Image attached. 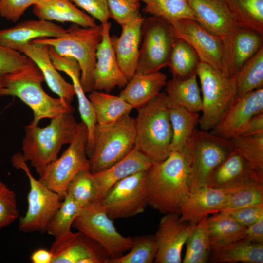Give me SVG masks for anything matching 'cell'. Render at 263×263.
<instances>
[{
    "mask_svg": "<svg viewBox=\"0 0 263 263\" xmlns=\"http://www.w3.org/2000/svg\"><path fill=\"white\" fill-rule=\"evenodd\" d=\"M11 162L15 168L25 173L30 184L27 210L19 219V229L26 233L44 232L51 218L60 206L62 200L57 193L34 177L21 153L14 154Z\"/></svg>",
    "mask_w": 263,
    "mask_h": 263,
    "instance_id": "cell-10",
    "label": "cell"
},
{
    "mask_svg": "<svg viewBox=\"0 0 263 263\" xmlns=\"http://www.w3.org/2000/svg\"><path fill=\"white\" fill-rule=\"evenodd\" d=\"M81 208L76 201L66 194L49 221L46 231L55 239L71 231V226Z\"/></svg>",
    "mask_w": 263,
    "mask_h": 263,
    "instance_id": "cell-41",
    "label": "cell"
},
{
    "mask_svg": "<svg viewBox=\"0 0 263 263\" xmlns=\"http://www.w3.org/2000/svg\"><path fill=\"white\" fill-rule=\"evenodd\" d=\"M200 60L193 48L186 41L176 38L169 56L168 66L173 78L185 79L197 74Z\"/></svg>",
    "mask_w": 263,
    "mask_h": 263,
    "instance_id": "cell-34",
    "label": "cell"
},
{
    "mask_svg": "<svg viewBox=\"0 0 263 263\" xmlns=\"http://www.w3.org/2000/svg\"><path fill=\"white\" fill-rule=\"evenodd\" d=\"M197 74L185 79L173 78L165 85V102L169 108L182 107L199 112L202 110V97Z\"/></svg>",
    "mask_w": 263,
    "mask_h": 263,
    "instance_id": "cell-30",
    "label": "cell"
},
{
    "mask_svg": "<svg viewBox=\"0 0 263 263\" xmlns=\"http://www.w3.org/2000/svg\"><path fill=\"white\" fill-rule=\"evenodd\" d=\"M72 113L54 117L44 127L32 122L25 127L21 154L25 161H30L39 176L58 157L62 147L69 144L74 138L78 123Z\"/></svg>",
    "mask_w": 263,
    "mask_h": 263,
    "instance_id": "cell-3",
    "label": "cell"
},
{
    "mask_svg": "<svg viewBox=\"0 0 263 263\" xmlns=\"http://www.w3.org/2000/svg\"><path fill=\"white\" fill-rule=\"evenodd\" d=\"M15 192L0 180V232L19 217Z\"/></svg>",
    "mask_w": 263,
    "mask_h": 263,
    "instance_id": "cell-46",
    "label": "cell"
},
{
    "mask_svg": "<svg viewBox=\"0 0 263 263\" xmlns=\"http://www.w3.org/2000/svg\"><path fill=\"white\" fill-rule=\"evenodd\" d=\"M30 60L22 53L0 45V78L21 68Z\"/></svg>",
    "mask_w": 263,
    "mask_h": 263,
    "instance_id": "cell-47",
    "label": "cell"
},
{
    "mask_svg": "<svg viewBox=\"0 0 263 263\" xmlns=\"http://www.w3.org/2000/svg\"><path fill=\"white\" fill-rule=\"evenodd\" d=\"M141 36L143 41L136 73L158 72L167 66L172 45L177 38L171 25L161 18L151 16L144 19Z\"/></svg>",
    "mask_w": 263,
    "mask_h": 263,
    "instance_id": "cell-12",
    "label": "cell"
},
{
    "mask_svg": "<svg viewBox=\"0 0 263 263\" xmlns=\"http://www.w3.org/2000/svg\"><path fill=\"white\" fill-rule=\"evenodd\" d=\"M143 10L169 24L185 19L195 20L188 0H148Z\"/></svg>",
    "mask_w": 263,
    "mask_h": 263,
    "instance_id": "cell-40",
    "label": "cell"
},
{
    "mask_svg": "<svg viewBox=\"0 0 263 263\" xmlns=\"http://www.w3.org/2000/svg\"><path fill=\"white\" fill-rule=\"evenodd\" d=\"M144 19L140 15L131 23L122 26L119 37H111L117 62L128 81L136 72Z\"/></svg>",
    "mask_w": 263,
    "mask_h": 263,
    "instance_id": "cell-24",
    "label": "cell"
},
{
    "mask_svg": "<svg viewBox=\"0 0 263 263\" xmlns=\"http://www.w3.org/2000/svg\"><path fill=\"white\" fill-rule=\"evenodd\" d=\"M258 205H263V183L255 182L231 189L220 212Z\"/></svg>",
    "mask_w": 263,
    "mask_h": 263,
    "instance_id": "cell-42",
    "label": "cell"
},
{
    "mask_svg": "<svg viewBox=\"0 0 263 263\" xmlns=\"http://www.w3.org/2000/svg\"><path fill=\"white\" fill-rule=\"evenodd\" d=\"M102 25V38L96 52L93 89L109 92L116 87H124L128 80L118 65L112 45L111 24L108 22Z\"/></svg>",
    "mask_w": 263,
    "mask_h": 263,
    "instance_id": "cell-19",
    "label": "cell"
},
{
    "mask_svg": "<svg viewBox=\"0 0 263 263\" xmlns=\"http://www.w3.org/2000/svg\"><path fill=\"white\" fill-rule=\"evenodd\" d=\"M102 25L84 27L73 24L63 36L39 38L33 41L54 48L60 56L75 59L80 69V83L85 93L93 89V75L96 52L102 38Z\"/></svg>",
    "mask_w": 263,
    "mask_h": 263,
    "instance_id": "cell-5",
    "label": "cell"
},
{
    "mask_svg": "<svg viewBox=\"0 0 263 263\" xmlns=\"http://www.w3.org/2000/svg\"></svg>",
    "mask_w": 263,
    "mask_h": 263,
    "instance_id": "cell-56",
    "label": "cell"
},
{
    "mask_svg": "<svg viewBox=\"0 0 263 263\" xmlns=\"http://www.w3.org/2000/svg\"><path fill=\"white\" fill-rule=\"evenodd\" d=\"M207 218L197 224L188 237L183 263H207L212 248L207 226Z\"/></svg>",
    "mask_w": 263,
    "mask_h": 263,
    "instance_id": "cell-38",
    "label": "cell"
},
{
    "mask_svg": "<svg viewBox=\"0 0 263 263\" xmlns=\"http://www.w3.org/2000/svg\"><path fill=\"white\" fill-rule=\"evenodd\" d=\"M243 238L254 243L263 244V218L245 227Z\"/></svg>",
    "mask_w": 263,
    "mask_h": 263,
    "instance_id": "cell-51",
    "label": "cell"
},
{
    "mask_svg": "<svg viewBox=\"0 0 263 263\" xmlns=\"http://www.w3.org/2000/svg\"><path fill=\"white\" fill-rule=\"evenodd\" d=\"M195 225L181 220L178 214H165L153 236L157 248L154 262L180 263L183 247Z\"/></svg>",
    "mask_w": 263,
    "mask_h": 263,
    "instance_id": "cell-17",
    "label": "cell"
},
{
    "mask_svg": "<svg viewBox=\"0 0 263 263\" xmlns=\"http://www.w3.org/2000/svg\"><path fill=\"white\" fill-rule=\"evenodd\" d=\"M2 77H1V78H0V85H1V80H2Z\"/></svg>",
    "mask_w": 263,
    "mask_h": 263,
    "instance_id": "cell-55",
    "label": "cell"
},
{
    "mask_svg": "<svg viewBox=\"0 0 263 263\" xmlns=\"http://www.w3.org/2000/svg\"><path fill=\"white\" fill-rule=\"evenodd\" d=\"M233 188L207 186L191 192L181 206L180 219L195 225L208 215L220 212Z\"/></svg>",
    "mask_w": 263,
    "mask_h": 263,
    "instance_id": "cell-20",
    "label": "cell"
},
{
    "mask_svg": "<svg viewBox=\"0 0 263 263\" xmlns=\"http://www.w3.org/2000/svg\"><path fill=\"white\" fill-rule=\"evenodd\" d=\"M93 17L101 24L108 22L110 17L107 0H69Z\"/></svg>",
    "mask_w": 263,
    "mask_h": 263,
    "instance_id": "cell-49",
    "label": "cell"
},
{
    "mask_svg": "<svg viewBox=\"0 0 263 263\" xmlns=\"http://www.w3.org/2000/svg\"><path fill=\"white\" fill-rule=\"evenodd\" d=\"M167 81V76L160 71L147 74L135 73L119 96L133 109H137L158 95Z\"/></svg>",
    "mask_w": 263,
    "mask_h": 263,
    "instance_id": "cell-29",
    "label": "cell"
},
{
    "mask_svg": "<svg viewBox=\"0 0 263 263\" xmlns=\"http://www.w3.org/2000/svg\"><path fill=\"white\" fill-rule=\"evenodd\" d=\"M197 75L201 84L202 115L200 130H212L236 97L234 77L205 63L200 62Z\"/></svg>",
    "mask_w": 263,
    "mask_h": 263,
    "instance_id": "cell-8",
    "label": "cell"
},
{
    "mask_svg": "<svg viewBox=\"0 0 263 263\" xmlns=\"http://www.w3.org/2000/svg\"><path fill=\"white\" fill-rule=\"evenodd\" d=\"M263 46V36L238 26L224 57L225 73L234 77L244 63Z\"/></svg>",
    "mask_w": 263,
    "mask_h": 263,
    "instance_id": "cell-26",
    "label": "cell"
},
{
    "mask_svg": "<svg viewBox=\"0 0 263 263\" xmlns=\"http://www.w3.org/2000/svg\"><path fill=\"white\" fill-rule=\"evenodd\" d=\"M87 142V128L81 122L67 149L60 157L50 163L39 176V181L57 193L62 200L73 178L82 170H90L89 159L86 153Z\"/></svg>",
    "mask_w": 263,
    "mask_h": 263,
    "instance_id": "cell-9",
    "label": "cell"
},
{
    "mask_svg": "<svg viewBox=\"0 0 263 263\" xmlns=\"http://www.w3.org/2000/svg\"><path fill=\"white\" fill-rule=\"evenodd\" d=\"M135 120L130 114L111 124H96L89 158L91 172H101L124 158L135 147Z\"/></svg>",
    "mask_w": 263,
    "mask_h": 263,
    "instance_id": "cell-6",
    "label": "cell"
},
{
    "mask_svg": "<svg viewBox=\"0 0 263 263\" xmlns=\"http://www.w3.org/2000/svg\"><path fill=\"white\" fill-rule=\"evenodd\" d=\"M169 109L172 129L170 151H181L196 128L200 116L198 113L189 111L182 107H174Z\"/></svg>",
    "mask_w": 263,
    "mask_h": 263,
    "instance_id": "cell-33",
    "label": "cell"
},
{
    "mask_svg": "<svg viewBox=\"0 0 263 263\" xmlns=\"http://www.w3.org/2000/svg\"><path fill=\"white\" fill-rule=\"evenodd\" d=\"M146 190L148 205L164 214H180L190 193V166L184 149L153 163L147 171Z\"/></svg>",
    "mask_w": 263,
    "mask_h": 263,
    "instance_id": "cell-1",
    "label": "cell"
},
{
    "mask_svg": "<svg viewBox=\"0 0 263 263\" xmlns=\"http://www.w3.org/2000/svg\"><path fill=\"white\" fill-rule=\"evenodd\" d=\"M66 194L82 207L95 202L97 188L91 170H84L78 173L69 183Z\"/></svg>",
    "mask_w": 263,
    "mask_h": 263,
    "instance_id": "cell-44",
    "label": "cell"
},
{
    "mask_svg": "<svg viewBox=\"0 0 263 263\" xmlns=\"http://www.w3.org/2000/svg\"><path fill=\"white\" fill-rule=\"evenodd\" d=\"M18 52L25 55L38 66L48 86L58 97L71 103L75 95L74 86L65 80L54 66L49 46L31 41L21 46Z\"/></svg>",
    "mask_w": 263,
    "mask_h": 263,
    "instance_id": "cell-23",
    "label": "cell"
},
{
    "mask_svg": "<svg viewBox=\"0 0 263 263\" xmlns=\"http://www.w3.org/2000/svg\"><path fill=\"white\" fill-rule=\"evenodd\" d=\"M207 226L212 248L243 238L245 228L223 212L207 217Z\"/></svg>",
    "mask_w": 263,
    "mask_h": 263,
    "instance_id": "cell-35",
    "label": "cell"
},
{
    "mask_svg": "<svg viewBox=\"0 0 263 263\" xmlns=\"http://www.w3.org/2000/svg\"><path fill=\"white\" fill-rule=\"evenodd\" d=\"M211 251L214 263H263V244L254 243L244 238L213 247Z\"/></svg>",
    "mask_w": 263,
    "mask_h": 263,
    "instance_id": "cell-31",
    "label": "cell"
},
{
    "mask_svg": "<svg viewBox=\"0 0 263 263\" xmlns=\"http://www.w3.org/2000/svg\"><path fill=\"white\" fill-rule=\"evenodd\" d=\"M147 171H140L120 180L107 192L100 202L111 219L126 218L144 212L148 205Z\"/></svg>",
    "mask_w": 263,
    "mask_h": 263,
    "instance_id": "cell-13",
    "label": "cell"
},
{
    "mask_svg": "<svg viewBox=\"0 0 263 263\" xmlns=\"http://www.w3.org/2000/svg\"><path fill=\"white\" fill-rule=\"evenodd\" d=\"M52 254L50 250L39 249L34 251L31 260L33 263H51Z\"/></svg>",
    "mask_w": 263,
    "mask_h": 263,
    "instance_id": "cell-53",
    "label": "cell"
},
{
    "mask_svg": "<svg viewBox=\"0 0 263 263\" xmlns=\"http://www.w3.org/2000/svg\"><path fill=\"white\" fill-rule=\"evenodd\" d=\"M260 133H263V113L251 118L239 135L250 136Z\"/></svg>",
    "mask_w": 263,
    "mask_h": 263,
    "instance_id": "cell-52",
    "label": "cell"
},
{
    "mask_svg": "<svg viewBox=\"0 0 263 263\" xmlns=\"http://www.w3.org/2000/svg\"><path fill=\"white\" fill-rule=\"evenodd\" d=\"M91 101L96 116L97 124L107 125L113 123L129 114L133 107L120 96L110 94L100 91L90 92Z\"/></svg>",
    "mask_w": 263,
    "mask_h": 263,
    "instance_id": "cell-32",
    "label": "cell"
},
{
    "mask_svg": "<svg viewBox=\"0 0 263 263\" xmlns=\"http://www.w3.org/2000/svg\"><path fill=\"white\" fill-rule=\"evenodd\" d=\"M239 26L263 36V0H227Z\"/></svg>",
    "mask_w": 263,
    "mask_h": 263,
    "instance_id": "cell-39",
    "label": "cell"
},
{
    "mask_svg": "<svg viewBox=\"0 0 263 263\" xmlns=\"http://www.w3.org/2000/svg\"><path fill=\"white\" fill-rule=\"evenodd\" d=\"M251 170L263 180V133L238 135L229 139Z\"/></svg>",
    "mask_w": 263,
    "mask_h": 263,
    "instance_id": "cell-37",
    "label": "cell"
},
{
    "mask_svg": "<svg viewBox=\"0 0 263 263\" xmlns=\"http://www.w3.org/2000/svg\"><path fill=\"white\" fill-rule=\"evenodd\" d=\"M263 183L239 153L234 150L214 170L208 186L232 188L254 182Z\"/></svg>",
    "mask_w": 263,
    "mask_h": 263,
    "instance_id": "cell-27",
    "label": "cell"
},
{
    "mask_svg": "<svg viewBox=\"0 0 263 263\" xmlns=\"http://www.w3.org/2000/svg\"><path fill=\"white\" fill-rule=\"evenodd\" d=\"M50 250L51 263H108L110 259L101 244L79 231L56 238Z\"/></svg>",
    "mask_w": 263,
    "mask_h": 263,
    "instance_id": "cell-14",
    "label": "cell"
},
{
    "mask_svg": "<svg viewBox=\"0 0 263 263\" xmlns=\"http://www.w3.org/2000/svg\"><path fill=\"white\" fill-rule=\"evenodd\" d=\"M66 32V29L51 21L39 19L27 20L0 30V45L18 51L21 46L33 40L58 38Z\"/></svg>",
    "mask_w": 263,
    "mask_h": 263,
    "instance_id": "cell-22",
    "label": "cell"
},
{
    "mask_svg": "<svg viewBox=\"0 0 263 263\" xmlns=\"http://www.w3.org/2000/svg\"><path fill=\"white\" fill-rule=\"evenodd\" d=\"M139 0L140 1H143L145 3L148 1V0Z\"/></svg>",
    "mask_w": 263,
    "mask_h": 263,
    "instance_id": "cell-54",
    "label": "cell"
},
{
    "mask_svg": "<svg viewBox=\"0 0 263 263\" xmlns=\"http://www.w3.org/2000/svg\"><path fill=\"white\" fill-rule=\"evenodd\" d=\"M234 77L236 97L263 88V46L244 63Z\"/></svg>",
    "mask_w": 263,
    "mask_h": 263,
    "instance_id": "cell-36",
    "label": "cell"
},
{
    "mask_svg": "<svg viewBox=\"0 0 263 263\" xmlns=\"http://www.w3.org/2000/svg\"><path fill=\"white\" fill-rule=\"evenodd\" d=\"M73 225L101 244L110 259L121 256L132 246V238L125 237L117 231L100 202L82 207Z\"/></svg>",
    "mask_w": 263,
    "mask_h": 263,
    "instance_id": "cell-11",
    "label": "cell"
},
{
    "mask_svg": "<svg viewBox=\"0 0 263 263\" xmlns=\"http://www.w3.org/2000/svg\"><path fill=\"white\" fill-rule=\"evenodd\" d=\"M261 113H263V88L236 97L211 133L229 139L239 135L249 119Z\"/></svg>",
    "mask_w": 263,
    "mask_h": 263,
    "instance_id": "cell-18",
    "label": "cell"
},
{
    "mask_svg": "<svg viewBox=\"0 0 263 263\" xmlns=\"http://www.w3.org/2000/svg\"><path fill=\"white\" fill-rule=\"evenodd\" d=\"M188 0L195 20L222 39L225 55L239 26L227 0Z\"/></svg>",
    "mask_w": 263,
    "mask_h": 263,
    "instance_id": "cell-16",
    "label": "cell"
},
{
    "mask_svg": "<svg viewBox=\"0 0 263 263\" xmlns=\"http://www.w3.org/2000/svg\"><path fill=\"white\" fill-rule=\"evenodd\" d=\"M190 169V192L208 186L216 168L234 150L229 139L195 129L183 149Z\"/></svg>",
    "mask_w": 263,
    "mask_h": 263,
    "instance_id": "cell-7",
    "label": "cell"
},
{
    "mask_svg": "<svg viewBox=\"0 0 263 263\" xmlns=\"http://www.w3.org/2000/svg\"><path fill=\"white\" fill-rule=\"evenodd\" d=\"M157 245L154 237L150 235L132 238L129 252L120 257L110 259L108 263H151L154 262Z\"/></svg>",
    "mask_w": 263,
    "mask_h": 263,
    "instance_id": "cell-43",
    "label": "cell"
},
{
    "mask_svg": "<svg viewBox=\"0 0 263 263\" xmlns=\"http://www.w3.org/2000/svg\"><path fill=\"white\" fill-rule=\"evenodd\" d=\"M55 67L59 71L66 74L71 79L77 97L78 110L82 122L85 125L87 131L86 153L88 158L91 156L94 145V134L97 124L96 116L93 106L86 96L80 83V69L77 61L70 57L56 55L52 58Z\"/></svg>",
    "mask_w": 263,
    "mask_h": 263,
    "instance_id": "cell-21",
    "label": "cell"
},
{
    "mask_svg": "<svg viewBox=\"0 0 263 263\" xmlns=\"http://www.w3.org/2000/svg\"><path fill=\"white\" fill-rule=\"evenodd\" d=\"M44 76L31 60L21 68L4 75L0 86V96L19 98L32 110L31 121L38 124L44 118L52 119L63 113H72L74 107L63 99L54 98L43 90Z\"/></svg>",
    "mask_w": 263,
    "mask_h": 263,
    "instance_id": "cell-2",
    "label": "cell"
},
{
    "mask_svg": "<svg viewBox=\"0 0 263 263\" xmlns=\"http://www.w3.org/2000/svg\"><path fill=\"white\" fill-rule=\"evenodd\" d=\"M165 93H160L137 108L135 120V147L153 163L162 161L171 153L172 129Z\"/></svg>",
    "mask_w": 263,
    "mask_h": 263,
    "instance_id": "cell-4",
    "label": "cell"
},
{
    "mask_svg": "<svg viewBox=\"0 0 263 263\" xmlns=\"http://www.w3.org/2000/svg\"><path fill=\"white\" fill-rule=\"evenodd\" d=\"M175 37L188 43L198 54L200 62L225 73L222 39L195 20L185 19L169 24Z\"/></svg>",
    "mask_w": 263,
    "mask_h": 263,
    "instance_id": "cell-15",
    "label": "cell"
},
{
    "mask_svg": "<svg viewBox=\"0 0 263 263\" xmlns=\"http://www.w3.org/2000/svg\"><path fill=\"white\" fill-rule=\"evenodd\" d=\"M223 212L227 214L240 225L246 227L263 218V205L248 207Z\"/></svg>",
    "mask_w": 263,
    "mask_h": 263,
    "instance_id": "cell-50",
    "label": "cell"
},
{
    "mask_svg": "<svg viewBox=\"0 0 263 263\" xmlns=\"http://www.w3.org/2000/svg\"><path fill=\"white\" fill-rule=\"evenodd\" d=\"M153 162L135 146L122 159L93 176L97 188L95 201L100 202L109 189L120 180L135 173L147 171Z\"/></svg>",
    "mask_w": 263,
    "mask_h": 263,
    "instance_id": "cell-25",
    "label": "cell"
},
{
    "mask_svg": "<svg viewBox=\"0 0 263 263\" xmlns=\"http://www.w3.org/2000/svg\"><path fill=\"white\" fill-rule=\"evenodd\" d=\"M39 0H0V16L8 21L17 22L30 6Z\"/></svg>",
    "mask_w": 263,
    "mask_h": 263,
    "instance_id": "cell-48",
    "label": "cell"
},
{
    "mask_svg": "<svg viewBox=\"0 0 263 263\" xmlns=\"http://www.w3.org/2000/svg\"><path fill=\"white\" fill-rule=\"evenodd\" d=\"M107 3L111 18L121 27L141 15L138 0H107Z\"/></svg>",
    "mask_w": 263,
    "mask_h": 263,
    "instance_id": "cell-45",
    "label": "cell"
},
{
    "mask_svg": "<svg viewBox=\"0 0 263 263\" xmlns=\"http://www.w3.org/2000/svg\"><path fill=\"white\" fill-rule=\"evenodd\" d=\"M32 12L38 19L49 21L72 22L84 27L97 25L94 19L69 0H39Z\"/></svg>",
    "mask_w": 263,
    "mask_h": 263,
    "instance_id": "cell-28",
    "label": "cell"
}]
</instances>
